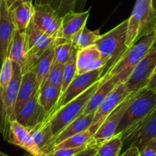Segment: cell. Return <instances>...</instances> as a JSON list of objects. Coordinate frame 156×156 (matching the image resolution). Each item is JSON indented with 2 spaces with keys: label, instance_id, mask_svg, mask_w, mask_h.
Listing matches in <instances>:
<instances>
[{
  "label": "cell",
  "instance_id": "obj_1",
  "mask_svg": "<svg viewBox=\"0 0 156 156\" xmlns=\"http://www.w3.org/2000/svg\"><path fill=\"white\" fill-rule=\"evenodd\" d=\"M156 30V13L151 0H136L132 14L128 19L126 41L128 48L143 36Z\"/></svg>",
  "mask_w": 156,
  "mask_h": 156
},
{
  "label": "cell",
  "instance_id": "obj_34",
  "mask_svg": "<svg viewBox=\"0 0 156 156\" xmlns=\"http://www.w3.org/2000/svg\"><path fill=\"white\" fill-rule=\"evenodd\" d=\"M87 148L86 145L73 148H60L51 152L47 156H76Z\"/></svg>",
  "mask_w": 156,
  "mask_h": 156
},
{
  "label": "cell",
  "instance_id": "obj_38",
  "mask_svg": "<svg viewBox=\"0 0 156 156\" xmlns=\"http://www.w3.org/2000/svg\"><path fill=\"white\" fill-rule=\"evenodd\" d=\"M96 151H97V148H91L87 147L83 151H80V152L79 153V154H76V156H93L95 154Z\"/></svg>",
  "mask_w": 156,
  "mask_h": 156
},
{
  "label": "cell",
  "instance_id": "obj_26",
  "mask_svg": "<svg viewBox=\"0 0 156 156\" xmlns=\"http://www.w3.org/2000/svg\"><path fill=\"white\" fill-rule=\"evenodd\" d=\"M55 60V45L51 46L42 54L37 62L32 67L33 70L37 77V81L39 88L44 83L49 73L51 67Z\"/></svg>",
  "mask_w": 156,
  "mask_h": 156
},
{
  "label": "cell",
  "instance_id": "obj_14",
  "mask_svg": "<svg viewBox=\"0 0 156 156\" xmlns=\"http://www.w3.org/2000/svg\"><path fill=\"white\" fill-rule=\"evenodd\" d=\"M16 28L13 22L11 10L5 0H2L0 12V64H2L8 57L9 48L11 44Z\"/></svg>",
  "mask_w": 156,
  "mask_h": 156
},
{
  "label": "cell",
  "instance_id": "obj_30",
  "mask_svg": "<svg viewBox=\"0 0 156 156\" xmlns=\"http://www.w3.org/2000/svg\"><path fill=\"white\" fill-rule=\"evenodd\" d=\"M74 50L71 41L67 39L58 37L55 44V60L60 64H65L71 57Z\"/></svg>",
  "mask_w": 156,
  "mask_h": 156
},
{
  "label": "cell",
  "instance_id": "obj_45",
  "mask_svg": "<svg viewBox=\"0 0 156 156\" xmlns=\"http://www.w3.org/2000/svg\"><path fill=\"white\" fill-rule=\"evenodd\" d=\"M2 0H0V12H1V6H2Z\"/></svg>",
  "mask_w": 156,
  "mask_h": 156
},
{
  "label": "cell",
  "instance_id": "obj_13",
  "mask_svg": "<svg viewBox=\"0 0 156 156\" xmlns=\"http://www.w3.org/2000/svg\"><path fill=\"white\" fill-rule=\"evenodd\" d=\"M48 117V113L41 103H39L37 90L21 109L16 116V120L26 127L28 129H31L35 126L45 121Z\"/></svg>",
  "mask_w": 156,
  "mask_h": 156
},
{
  "label": "cell",
  "instance_id": "obj_11",
  "mask_svg": "<svg viewBox=\"0 0 156 156\" xmlns=\"http://www.w3.org/2000/svg\"><path fill=\"white\" fill-rule=\"evenodd\" d=\"M32 22L39 29L48 36L57 38L59 36L62 17L49 5H34Z\"/></svg>",
  "mask_w": 156,
  "mask_h": 156
},
{
  "label": "cell",
  "instance_id": "obj_5",
  "mask_svg": "<svg viewBox=\"0 0 156 156\" xmlns=\"http://www.w3.org/2000/svg\"><path fill=\"white\" fill-rule=\"evenodd\" d=\"M103 78L102 76L97 83H94L85 92L76 97L64 106H61V108L55 111L51 115H49L47 120L50 122L55 136H56L64 127L67 126L68 124L83 114L88 101L100 86L103 82Z\"/></svg>",
  "mask_w": 156,
  "mask_h": 156
},
{
  "label": "cell",
  "instance_id": "obj_31",
  "mask_svg": "<svg viewBox=\"0 0 156 156\" xmlns=\"http://www.w3.org/2000/svg\"><path fill=\"white\" fill-rule=\"evenodd\" d=\"M78 49L75 48L72 53L71 57L69 61L64 64V75H63V82L61 85V93H64L67 87L69 86L72 80L76 76V55Z\"/></svg>",
  "mask_w": 156,
  "mask_h": 156
},
{
  "label": "cell",
  "instance_id": "obj_17",
  "mask_svg": "<svg viewBox=\"0 0 156 156\" xmlns=\"http://www.w3.org/2000/svg\"><path fill=\"white\" fill-rule=\"evenodd\" d=\"M94 115H95V113L88 114V115L82 114L80 116L77 117L76 119H74L73 122L68 124L67 126L64 127L56 136H54L51 142L47 155L53 151L54 148L57 145L64 142V140L71 137L73 135L80 133L89 129L94 124Z\"/></svg>",
  "mask_w": 156,
  "mask_h": 156
},
{
  "label": "cell",
  "instance_id": "obj_23",
  "mask_svg": "<svg viewBox=\"0 0 156 156\" xmlns=\"http://www.w3.org/2000/svg\"><path fill=\"white\" fill-rule=\"evenodd\" d=\"M28 130L34 142L42 151L43 155H47L51 142L55 136L50 122L46 119L43 122Z\"/></svg>",
  "mask_w": 156,
  "mask_h": 156
},
{
  "label": "cell",
  "instance_id": "obj_18",
  "mask_svg": "<svg viewBox=\"0 0 156 156\" xmlns=\"http://www.w3.org/2000/svg\"><path fill=\"white\" fill-rule=\"evenodd\" d=\"M89 16L90 9L80 12L71 11L66 13L62 17V23H61L58 37L70 41L71 37L76 32L86 26L87 21L89 18Z\"/></svg>",
  "mask_w": 156,
  "mask_h": 156
},
{
  "label": "cell",
  "instance_id": "obj_46",
  "mask_svg": "<svg viewBox=\"0 0 156 156\" xmlns=\"http://www.w3.org/2000/svg\"><path fill=\"white\" fill-rule=\"evenodd\" d=\"M155 31H156V30H155Z\"/></svg>",
  "mask_w": 156,
  "mask_h": 156
},
{
  "label": "cell",
  "instance_id": "obj_22",
  "mask_svg": "<svg viewBox=\"0 0 156 156\" xmlns=\"http://www.w3.org/2000/svg\"><path fill=\"white\" fill-rule=\"evenodd\" d=\"M10 10L16 30L26 31L34 16V5L32 2H23L16 4L10 8Z\"/></svg>",
  "mask_w": 156,
  "mask_h": 156
},
{
  "label": "cell",
  "instance_id": "obj_12",
  "mask_svg": "<svg viewBox=\"0 0 156 156\" xmlns=\"http://www.w3.org/2000/svg\"><path fill=\"white\" fill-rule=\"evenodd\" d=\"M5 141L22 148L32 156H44L42 151L33 140L29 130L17 120L10 122L8 136Z\"/></svg>",
  "mask_w": 156,
  "mask_h": 156
},
{
  "label": "cell",
  "instance_id": "obj_28",
  "mask_svg": "<svg viewBox=\"0 0 156 156\" xmlns=\"http://www.w3.org/2000/svg\"><path fill=\"white\" fill-rule=\"evenodd\" d=\"M100 36L101 34L99 29L90 31L87 26H84L71 37L70 41L75 48L80 50L94 45Z\"/></svg>",
  "mask_w": 156,
  "mask_h": 156
},
{
  "label": "cell",
  "instance_id": "obj_7",
  "mask_svg": "<svg viewBox=\"0 0 156 156\" xmlns=\"http://www.w3.org/2000/svg\"><path fill=\"white\" fill-rule=\"evenodd\" d=\"M121 135L123 145L127 148L136 147L142 151L148 142L156 139V108L143 120Z\"/></svg>",
  "mask_w": 156,
  "mask_h": 156
},
{
  "label": "cell",
  "instance_id": "obj_33",
  "mask_svg": "<svg viewBox=\"0 0 156 156\" xmlns=\"http://www.w3.org/2000/svg\"><path fill=\"white\" fill-rule=\"evenodd\" d=\"M78 0H61L56 11L61 17H63L66 13L74 11Z\"/></svg>",
  "mask_w": 156,
  "mask_h": 156
},
{
  "label": "cell",
  "instance_id": "obj_44",
  "mask_svg": "<svg viewBox=\"0 0 156 156\" xmlns=\"http://www.w3.org/2000/svg\"><path fill=\"white\" fill-rule=\"evenodd\" d=\"M0 156H9V155H8V154H5V153L2 152V151H0Z\"/></svg>",
  "mask_w": 156,
  "mask_h": 156
},
{
  "label": "cell",
  "instance_id": "obj_8",
  "mask_svg": "<svg viewBox=\"0 0 156 156\" xmlns=\"http://www.w3.org/2000/svg\"><path fill=\"white\" fill-rule=\"evenodd\" d=\"M137 92V91H136ZM130 94L119 106L116 108L109 116L102 122L100 126L97 130L94 136L91 137L89 142L87 144V148H97L103 142L110 139L115 135L116 130L119 125L121 119L124 113L129 106L130 103L133 101L136 93Z\"/></svg>",
  "mask_w": 156,
  "mask_h": 156
},
{
  "label": "cell",
  "instance_id": "obj_37",
  "mask_svg": "<svg viewBox=\"0 0 156 156\" xmlns=\"http://www.w3.org/2000/svg\"><path fill=\"white\" fill-rule=\"evenodd\" d=\"M119 156H141V153L136 147H129Z\"/></svg>",
  "mask_w": 156,
  "mask_h": 156
},
{
  "label": "cell",
  "instance_id": "obj_29",
  "mask_svg": "<svg viewBox=\"0 0 156 156\" xmlns=\"http://www.w3.org/2000/svg\"><path fill=\"white\" fill-rule=\"evenodd\" d=\"M122 147V135L116 134L100 145L93 156H119Z\"/></svg>",
  "mask_w": 156,
  "mask_h": 156
},
{
  "label": "cell",
  "instance_id": "obj_6",
  "mask_svg": "<svg viewBox=\"0 0 156 156\" xmlns=\"http://www.w3.org/2000/svg\"><path fill=\"white\" fill-rule=\"evenodd\" d=\"M27 56L25 65L22 68V73L31 70L39 58L47 49L55 45L56 38L46 34L33 23L32 20L26 31Z\"/></svg>",
  "mask_w": 156,
  "mask_h": 156
},
{
  "label": "cell",
  "instance_id": "obj_4",
  "mask_svg": "<svg viewBox=\"0 0 156 156\" xmlns=\"http://www.w3.org/2000/svg\"><path fill=\"white\" fill-rule=\"evenodd\" d=\"M156 108V90L146 87L135 94L133 101L121 119L116 134H122L146 118Z\"/></svg>",
  "mask_w": 156,
  "mask_h": 156
},
{
  "label": "cell",
  "instance_id": "obj_40",
  "mask_svg": "<svg viewBox=\"0 0 156 156\" xmlns=\"http://www.w3.org/2000/svg\"><path fill=\"white\" fill-rule=\"evenodd\" d=\"M6 2L7 5H8L9 8H12L13 5H15L16 4L20 3V2H32V0H5Z\"/></svg>",
  "mask_w": 156,
  "mask_h": 156
},
{
  "label": "cell",
  "instance_id": "obj_42",
  "mask_svg": "<svg viewBox=\"0 0 156 156\" xmlns=\"http://www.w3.org/2000/svg\"><path fill=\"white\" fill-rule=\"evenodd\" d=\"M151 5H152V8L154 12L156 13V0H151Z\"/></svg>",
  "mask_w": 156,
  "mask_h": 156
},
{
  "label": "cell",
  "instance_id": "obj_43",
  "mask_svg": "<svg viewBox=\"0 0 156 156\" xmlns=\"http://www.w3.org/2000/svg\"><path fill=\"white\" fill-rule=\"evenodd\" d=\"M154 49H156V39H155V41H154V44H153L152 47H151V50H154Z\"/></svg>",
  "mask_w": 156,
  "mask_h": 156
},
{
  "label": "cell",
  "instance_id": "obj_35",
  "mask_svg": "<svg viewBox=\"0 0 156 156\" xmlns=\"http://www.w3.org/2000/svg\"><path fill=\"white\" fill-rule=\"evenodd\" d=\"M140 153L141 156H156V139L148 142Z\"/></svg>",
  "mask_w": 156,
  "mask_h": 156
},
{
  "label": "cell",
  "instance_id": "obj_39",
  "mask_svg": "<svg viewBox=\"0 0 156 156\" xmlns=\"http://www.w3.org/2000/svg\"><path fill=\"white\" fill-rule=\"evenodd\" d=\"M148 87H150L151 89L156 90V68L154 70V73H153L152 76H151L149 83H148Z\"/></svg>",
  "mask_w": 156,
  "mask_h": 156
},
{
  "label": "cell",
  "instance_id": "obj_24",
  "mask_svg": "<svg viewBox=\"0 0 156 156\" xmlns=\"http://www.w3.org/2000/svg\"><path fill=\"white\" fill-rule=\"evenodd\" d=\"M26 56V32L16 30L9 45L8 57L13 63L19 64L22 69L25 65Z\"/></svg>",
  "mask_w": 156,
  "mask_h": 156
},
{
  "label": "cell",
  "instance_id": "obj_9",
  "mask_svg": "<svg viewBox=\"0 0 156 156\" xmlns=\"http://www.w3.org/2000/svg\"><path fill=\"white\" fill-rule=\"evenodd\" d=\"M156 68V49L151 50L146 56L136 65L125 85L130 94L148 87L151 77Z\"/></svg>",
  "mask_w": 156,
  "mask_h": 156
},
{
  "label": "cell",
  "instance_id": "obj_15",
  "mask_svg": "<svg viewBox=\"0 0 156 156\" xmlns=\"http://www.w3.org/2000/svg\"><path fill=\"white\" fill-rule=\"evenodd\" d=\"M124 83H119L106 97L100 107L95 112L94 124L103 122L105 119L120 106L122 102L130 95Z\"/></svg>",
  "mask_w": 156,
  "mask_h": 156
},
{
  "label": "cell",
  "instance_id": "obj_19",
  "mask_svg": "<svg viewBox=\"0 0 156 156\" xmlns=\"http://www.w3.org/2000/svg\"><path fill=\"white\" fill-rule=\"evenodd\" d=\"M22 77L21 67L16 63H13V76L7 87L5 97V109L8 122L16 120L15 109L18 98L19 87Z\"/></svg>",
  "mask_w": 156,
  "mask_h": 156
},
{
  "label": "cell",
  "instance_id": "obj_10",
  "mask_svg": "<svg viewBox=\"0 0 156 156\" xmlns=\"http://www.w3.org/2000/svg\"><path fill=\"white\" fill-rule=\"evenodd\" d=\"M102 70L103 68H100L83 74L76 75L65 91L61 94L55 111L82 94L90 87H92L94 83H97L102 77Z\"/></svg>",
  "mask_w": 156,
  "mask_h": 156
},
{
  "label": "cell",
  "instance_id": "obj_20",
  "mask_svg": "<svg viewBox=\"0 0 156 156\" xmlns=\"http://www.w3.org/2000/svg\"><path fill=\"white\" fill-rule=\"evenodd\" d=\"M103 82L100 86L88 101L83 110V115L95 113L106 97L120 83L115 76H109L108 74H105L104 76H103Z\"/></svg>",
  "mask_w": 156,
  "mask_h": 156
},
{
  "label": "cell",
  "instance_id": "obj_2",
  "mask_svg": "<svg viewBox=\"0 0 156 156\" xmlns=\"http://www.w3.org/2000/svg\"><path fill=\"white\" fill-rule=\"evenodd\" d=\"M128 19L124 20L115 28L101 34L94 45L98 48L102 57L108 61L107 64L102 70V76L107 73L126 53Z\"/></svg>",
  "mask_w": 156,
  "mask_h": 156
},
{
  "label": "cell",
  "instance_id": "obj_41",
  "mask_svg": "<svg viewBox=\"0 0 156 156\" xmlns=\"http://www.w3.org/2000/svg\"><path fill=\"white\" fill-rule=\"evenodd\" d=\"M87 2V0H78L77 1V3H76V5H77L78 3L80 4V6L81 7H83V5H84V4H85V2Z\"/></svg>",
  "mask_w": 156,
  "mask_h": 156
},
{
  "label": "cell",
  "instance_id": "obj_21",
  "mask_svg": "<svg viewBox=\"0 0 156 156\" xmlns=\"http://www.w3.org/2000/svg\"><path fill=\"white\" fill-rule=\"evenodd\" d=\"M38 89L39 85L37 81V77L33 70H30L22 73V80H21L17 101L16 104V109H15L16 119L21 109L26 104L27 102L34 96V94L38 90Z\"/></svg>",
  "mask_w": 156,
  "mask_h": 156
},
{
  "label": "cell",
  "instance_id": "obj_27",
  "mask_svg": "<svg viewBox=\"0 0 156 156\" xmlns=\"http://www.w3.org/2000/svg\"><path fill=\"white\" fill-rule=\"evenodd\" d=\"M102 122H97V123L93 124L89 129H87L85 131L81 132L80 133H77L76 135H73V136L68 138L67 139L64 140V142H61L60 144L57 145L54 148L53 151L57 149H60V148H78V147L83 146V145H86L87 144V142H89L90 139H91V137L94 136V133L98 129L99 127L100 126Z\"/></svg>",
  "mask_w": 156,
  "mask_h": 156
},
{
  "label": "cell",
  "instance_id": "obj_3",
  "mask_svg": "<svg viewBox=\"0 0 156 156\" xmlns=\"http://www.w3.org/2000/svg\"><path fill=\"white\" fill-rule=\"evenodd\" d=\"M155 39V30L143 36L134 45L128 48L118 62L105 74L115 76L120 83H125L136 65L151 51Z\"/></svg>",
  "mask_w": 156,
  "mask_h": 156
},
{
  "label": "cell",
  "instance_id": "obj_36",
  "mask_svg": "<svg viewBox=\"0 0 156 156\" xmlns=\"http://www.w3.org/2000/svg\"><path fill=\"white\" fill-rule=\"evenodd\" d=\"M61 0H34V5H49L56 9Z\"/></svg>",
  "mask_w": 156,
  "mask_h": 156
},
{
  "label": "cell",
  "instance_id": "obj_32",
  "mask_svg": "<svg viewBox=\"0 0 156 156\" xmlns=\"http://www.w3.org/2000/svg\"><path fill=\"white\" fill-rule=\"evenodd\" d=\"M64 64H60L54 61L53 64L51 67L49 73L44 83H49L52 85L58 87L61 89L63 82V75H64Z\"/></svg>",
  "mask_w": 156,
  "mask_h": 156
},
{
  "label": "cell",
  "instance_id": "obj_25",
  "mask_svg": "<svg viewBox=\"0 0 156 156\" xmlns=\"http://www.w3.org/2000/svg\"><path fill=\"white\" fill-rule=\"evenodd\" d=\"M61 94L62 93L61 88L49 83H44L39 88V103H41L48 116L55 111Z\"/></svg>",
  "mask_w": 156,
  "mask_h": 156
},
{
  "label": "cell",
  "instance_id": "obj_16",
  "mask_svg": "<svg viewBox=\"0 0 156 156\" xmlns=\"http://www.w3.org/2000/svg\"><path fill=\"white\" fill-rule=\"evenodd\" d=\"M107 63V60L102 57L100 51L94 44L78 50L76 55V75L103 68Z\"/></svg>",
  "mask_w": 156,
  "mask_h": 156
}]
</instances>
